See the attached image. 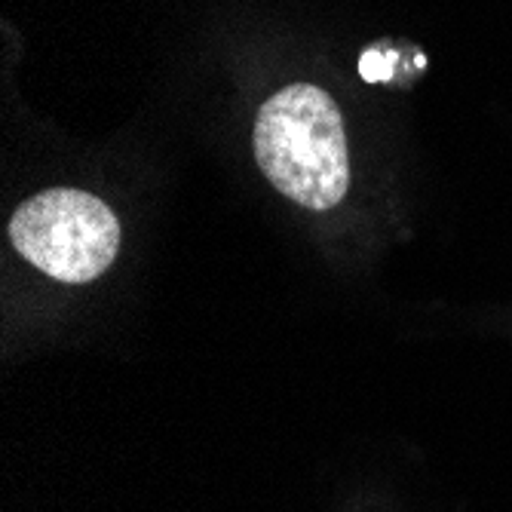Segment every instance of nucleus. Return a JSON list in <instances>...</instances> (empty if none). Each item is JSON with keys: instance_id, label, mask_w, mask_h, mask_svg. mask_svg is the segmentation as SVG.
Listing matches in <instances>:
<instances>
[{"instance_id": "obj_1", "label": "nucleus", "mask_w": 512, "mask_h": 512, "mask_svg": "<svg viewBox=\"0 0 512 512\" xmlns=\"http://www.w3.org/2000/svg\"><path fill=\"white\" fill-rule=\"evenodd\" d=\"M252 148L267 181L304 209H332L350 188L341 111L329 92L313 83L273 92L255 117Z\"/></svg>"}, {"instance_id": "obj_2", "label": "nucleus", "mask_w": 512, "mask_h": 512, "mask_svg": "<svg viewBox=\"0 0 512 512\" xmlns=\"http://www.w3.org/2000/svg\"><path fill=\"white\" fill-rule=\"evenodd\" d=\"M10 240L25 261L59 283H92L117 258L120 224L99 197L53 188L13 212Z\"/></svg>"}, {"instance_id": "obj_3", "label": "nucleus", "mask_w": 512, "mask_h": 512, "mask_svg": "<svg viewBox=\"0 0 512 512\" xmlns=\"http://www.w3.org/2000/svg\"><path fill=\"white\" fill-rule=\"evenodd\" d=\"M393 59H396V53H381L378 46L375 50H368L362 59H359V71H362V77L365 80H371V83H381V80H390L393 77Z\"/></svg>"}]
</instances>
